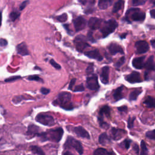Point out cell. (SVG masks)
I'll return each mask as SVG.
<instances>
[{
  "mask_svg": "<svg viewBox=\"0 0 155 155\" xmlns=\"http://www.w3.org/2000/svg\"><path fill=\"white\" fill-rule=\"evenodd\" d=\"M124 4V1L123 0H117L113 8V13H116L118 11H119L121 8H123Z\"/></svg>",
  "mask_w": 155,
  "mask_h": 155,
  "instance_id": "cell-29",
  "label": "cell"
},
{
  "mask_svg": "<svg viewBox=\"0 0 155 155\" xmlns=\"http://www.w3.org/2000/svg\"><path fill=\"white\" fill-rule=\"evenodd\" d=\"M64 134V131L62 128L50 130L47 132L39 133L38 136H39L43 141L50 140L54 142H58L61 140Z\"/></svg>",
  "mask_w": 155,
  "mask_h": 155,
  "instance_id": "cell-2",
  "label": "cell"
},
{
  "mask_svg": "<svg viewBox=\"0 0 155 155\" xmlns=\"http://www.w3.org/2000/svg\"><path fill=\"white\" fill-rule=\"evenodd\" d=\"M86 72L88 74H91L93 72V64H90L86 69Z\"/></svg>",
  "mask_w": 155,
  "mask_h": 155,
  "instance_id": "cell-44",
  "label": "cell"
},
{
  "mask_svg": "<svg viewBox=\"0 0 155 155\" xmlns=\"http://www.w3.org/2000/svg\"><path fill=\"white\" fill-rule=\"evenodd\" d=\"M84 90V87L83 85L82 84H80V85L76 86L74 88V89L73 90V91H74V92H77V91L79 92V91H82Z\"/></svg>",
  "mask_w": 155,
  "mask_h": 155,
  "instance_id": "cell-42",
  "label": "cell"
},
{
  "mask_svg": "<svg viewBox=\"0 0 155 155\" xmlns=\"http://www.w3.org/2000/svg\"><path fill=\"white\" fill-rule=\"evenodd\" d=\"M19 15H20V13L18 12V11H13L10 14L9 18L12 21H14L19 16Z\"/></svg>",
  "mask_w": 155,
  "mask_h": 155,
  "instance_id": "cell-34",
  "label": "cell"
},
{
  "mask_svg": "<svg viewBox=\"0 0 155 155\" xmlns=\"http://www.w3.org/2000/svg\"><path fill=\"white\" fill-rule=\"evenodd\" d=\"M87 23V20L82 16H79L76 18L73 21L74 27L76 31H79L85 28Z\"/></svg>",
  "mask_w": 155,
  "mask_h": 155,
  "instance_id": "cell-12",
  "label": "cell"
},
{
  "mask_svg": "<svg viewBox=\"0 0 155 155\" xmlns=\"http://www.w3.org/2000/svg\"><path fill=\"white\" fill-rule=\"evenodd\" d=\"M111 137L114 140H118L122 139L126 134L127 132L124 130L113 128L110 131Z\"/></svg>",
  "mask_w": 155,
  "mask_h": 155,
  "instance_id": "cell-14",
  "label": "cell"
},
{
  "mask_svg": "<svg viewBox=\"0 0 155 155\" xmlns=\"http://www.w3.org/2000/svg\"><path fill=\"white\" fill-rule=\"evenodd\" d=\"M140 155H148V148L147 147V145L143 140H142L140 143Z\"/></svg>",
  "mask_w": 155,
  "mask_h": 155,
  "instance_id": "cell-31",
  "label": "cell"
},
{
  "mask_svg": "<svg viewBox=\"0 0 155 155\" xmlns=\"http://www.w3.org/2000/svg\"><path fill=\"white\" fill-rule=\"evenodd\" d=\"M75 82H76V79H75V78L72 79L71 80L70 83V84H69V87H68V89H69V90H72L73 87V85H74Z\"/></svg>",
  "mask_w": 155,
  "mask_h": 155,
  "instance_id": "cell-48",
  "label": "cell"
},
{
  "mask_svg": "<svg viewBox=\"0 0 155 155\" xmlns=\"http://www.w3.org/2000/svg\"><path fill=\"white\" fill-rule=\"evenodd\" d=\"M133 150H134L135 152H136L137 154H138L139 153V147L137 144H135L134 146H133Z\"/></svg>",
  "mask_w": 155,
  "mask_h": 155,
  "instance_id": "cell-51",
  "label": "cell"
},
{
  "mask_svg": "<svg viewBox=\"0 0 155 155\" xmlns=\"http://www.w3.org/2000/svg\"><path fill=\"white\" fill-rule=\"evenodd\" d=\"M36 120L46 126H53L55 124V121L53 117L44 113L38 114L36 117Z\"/></svg>",
  "mask_w": 155,
  "mask_h": 155,
  "instance_id": "cell-6",
  "label": "cell"
},
{
  "mask_svg": "<svg viewBox=\"0 0 155 155\" xmlns=\"http://www.w3.org/2000/svg\"><path fill=\"white\" fill-rule=\"evenodd\" d=\"M125 79L127 81L131 84L138 83L142 81L140 77V74L137 71H133L131 73L127 75L125 77Z\"/></svg>",
  "mask_w": 155,
  "mask_h": 155,
  "instance_id": "cell-13",
  "label": "cell"
},
{
  "mask_svg": "<svg viewBox=\"0 0 155 155\" xmlns=\"http://www.w3.org/2000/svg\"><path fill=\"white\" fill-rule=\"evenodd\" d=\"M28 2L29 1L28 0H26V1H24V2H22L19 6V10H22L27 5V4H28Z\"/></svg>",
  "mask_w": 155,
  "mask_h": 155,
  "instance_id": "cell-45",
  "label": "cell"
},
{
  "mask_svg": "<svg viewBox=\"0 0 155 155\" xmlns=\"http://www.w3.org/2000/svg\"><path fill=\"white\" fill-rule=\"evenodd\" d=\"M71 99V94L68 92L64 91L58 94L57 99L53 104L55 105H59L60 107L66 110H71L73 108Z\"/></svg>",
  "mask_w": 155,
  "mask_h": 155,
  "instance_id": "cell-1",
  "label": "cell"
},
{
  "mask_svg": "<svg viewBox=\"0 0 155 155\" xmlns=\"http://www.w3.org/2000/svg\"><path fill=\"white\" fill-rule=\"evenodd\" d=\"M87 87L91 90H97L99 85L97 81V76L96 74H93L87 78Z\"/></svg>",
  "mask_w": 155,
  "mask_h": 155,
  "instance_id": "cell-9",
  "label": "cell"
},
{
  "mask_svg": "<svg viewBox=\"0 0 155 155\" xmlns=\"http://www.w3.org/2000/svg\"><path fill=\"white\" fill-rule=\"evenodd\" d=\"M151 45L153 47V48H154V46H155V41L154 39H153L151 41Z\"/></svg>",
  "mask_w": 155,
  "mask_h": 155,
  "instance_id": "cell-54",
  "label": "cell"
},
{
  "mask_svg": "<svg viewBox=\"0 0 155 155\" xmlns=\"http://www.w3.org/2000/svg\"><path fill=\"white\" fill-rule=\"evenodd\" d=\"M136 117H130L128 120V127L129 128H131L133 127V123L134 121L135 120Z\"/></svg>",
  "mask_w": 155,
  "mask_h": 155,
  "instance_id": "cell-41",
  "label": "cell"
},
{
  "mask_svg": "<svg viewBox=\"0 0 155 155\" xmlns=\"http://www.w3.org/2000/svg\"><path fill=\"white\" fill-rule=\"evenodd\" d=\"M131 142V140H130V139H125L122 143H120V146L126 150L128 149L129 147H130V143Z\"/></svg>",
  "mask_w": 155,
  "mask_h": 155,
  "instance_id": "cell-33",
  "label": "cell"
},
{
  "mask_svg": "<svg viewBox=\"0 0 155 155\" xmlns=\"http://www.w3.org/2000/svg\"><path fill=\"white\" fill-rule=\"evenodd\" d=\"M124 86L121 85L119 87L117 88L113 93V96L116 101H117L120 99H121L123 97V94H122V91H123Z\"/></svg>",
  "mask_w": 155,
  "mask_h": 155,
  "instance_id": "cell-23",
  "label": "cell"
},
{
  "mask_svg": "<svg viewBox=\"0 0 155 155\" xmlns=\"http://www.w3.org/2000/svg\"><path fill=\"white\" fill-rule=\"evenodd\" d=\"M28 79L29 81H38V82H43V80L40 77H39L37 75H31V76H29L28 77Z\"/></svg>",
  "mask_w": 155,
  "mask_h": 155,
  "instance_id": "cell-35",
  "label": "cell"
},
{
  "mask_svg": "<svg viewBox=\"0 0 155 155\" xmlns=\"http://www.w3.org/2000/svg\"><path fill=\"white\" fill-rule=\"evenodd\" d=\"M118 110L120 112H127V106H122L118 108Z\"/></svg>",
  "mask_w": 155,
  "mask_h": 155,
  "instance_id": "cell-49",
  "label": "cell"
},
{
  "mask_svg": "<svg viewBox=\"0 0 155 155\" xmlns=\"http://www.w3.org/2000/svg\"><path fill=\"white\" fill-rule=\"evenodd\" d=\"M150 15H151V16L153 18H155V10H154V9H152V10L150 11Z\"/></svg>",
  "mask_w": 155,
  "mask_h": 155,
  "instance_id": "cell-52",
  "label": "cell"
},
{
  "mask_svg": "<svg viewBox=\"0 0 155 155\" xmlns=\"http://www.w3.org/2000/svg\"><path fill=\"white\" fill-rule=\"evenodd\" d=\"M114 0H99L98 7L99 8L104 10L111 5Z\"/></svg>",
  "mask_w": 155,
  "mask_h": 155,
  "instance_id": "cell-24",
  "label": "cell"
},
{
  "mask_svg": "<svg viewBox=\"0 0 155 155\" xmlns=\"http://www.w3.org/2000/svg\"><path fill=\"white\" fill-rule=\"evenodd\" d=\"M118 24L114 19H110L107 22H105L102 27L100 29V31L102 33L104 38L108 36L113 33L115 29L117 27Z\"/></svg>",
  "mask_w": 155,
  "mask_h": 155,
  "instance_id": "cell-3",
  "label": "cell"
},
{
  "mask_svg": "<svg viewBox=\"0 0 155 155\" xmlns=\"http://www.w3.org/2000/svg\"><path fill=\"white\" fill-rule=\"evenodd\" d=\"M78 1L83 5L87 6L88 8L92 7L95 2V0H78Z\"/></svg>",
  "mask_w": 155,
  "mask_h": 155,
  "instance_id": "cell-32",
  "label": "cell"
},
{
  "mask_svg": "<svg viewBox=\"0 0 155 155\" xmlns=\"http://www.w3.org/2000/svg\"><path fill=\"white\" fill-rule=\"evenodd\" d=\"M30 149H31V151L33 153H34L35 154H38V155H45V153L42 151V150L38 146L32 145V146L30 147Z\"/></svg>",
  "mask_w": 155,
  "mask_h": 155,
  "instance_id": "cell-30",
  "label": "cell"
},
{
  "mask_svg": "<svg viewBox=\"0 0 155 155\" xmlns=\"http://www.w3.org/2000/svg\"><path fill=\"white\" fill-rule=\"evenodd\" d=\"M16 50L18 53L22 56H26L29 54V51L25 42H21V44H18L16 47Z\"/></svg>",
  "mask_w": 155,
  "mask_h": 155,
  "instance_id": "cell-20",
  "label": "cell"
},
{
  "mask_svg": "<svg viewBox=\"0 0 155 155\" xmlns=\"http://www.w3.org/2000/svg\"><path fill=\"white\" fill-rule=\"evenodd\" d=\"M56 19L59 22H65L67 20V13H63L61 15L57 16Z\"/></svg>",
  "mask_w": 155,
  "mask_h": 155,
  "instance_id": "cell-38",
  "label": "cell"
},
{
  "mask_svg": "<svg viewBox=\"0 0 155 155\" xmlns=\"http://www.w3.org/2000/svg\"><path fill=\"white\" fill-rule=\"evenodd\" d=\"M8 42L6 39H0V46L1 47H5L7 45Z\"/></svg>",
  "mask_w": 155,
  "mask_h": 155,
  "instance_id": "cell-46",
  "label": "cell"
},
{
  "mask_svg": "<svg viewBox=\"0 0 155 155\" xmlns=\"http://www.w3.org/2000/svg\"><path fill=\"white\" fill-rule=\"evenodd\" d=\"M41 93L43 94H47L49 92H50V90L48 89V88H41Z\"/></svg>",
  "mask_w": 155,
  "mask_h": 155,
  "instance_id": "cell-47",
  "label": "cell"
},
{
  "mask_svg": "<svg viewBox=\"0 0 155 155\" xmlns=\"http://www.w3.org/2000/svg\"><path fill=\"white\" fill-rule=\"evenodd\" d=\"M108 50L110 51V53L112 54V55H114L117 53H121V54H124V50L123 48L117 44L116 43H111L109 45L108 47Z\"/></svg>",
  "mask_w": 155,
  "mask_h": 155,
  "instance_id": "cell-17",
  "label": "cell"
},
{
  "mask_svg": "<svg viewBox=\"0 0 155 155\" xmlns=\"http://www.w3.org/2000/svg\"><path fill=\"white\" fill-rule=\"evenodd\" d=\"M76 50L79 52H82L90 45L86 42V38L84 36L78 35L74 40Z\"/></svg>",
  "mask_w": 155,
  "mask_h": 155,
  "instance_id": "cell-8",
  "label": "cell"
},
{
  "mask_svg": "<svg viewBox=\"0 0 155 155\" xmlns=\"http://www.w3.org/2000/svg\"><path fill=\"white\" fill-rule=\"evenodd\" d=\"M146 0H132V5L133 6L141 5L145 3Z\"/></svg>",
  "mask_w": 155,
  "mask_h": 155,
  "instance_id": "cell-39",
  "label": "cell"
},
{
  "mask_svg": "<svg viewBox=\"0 0 155 155\" xmlns=\"http://www.w3.org/2000/svg\"><path fill=\"white\" fill-rule=\"evenodd\" d=\"M93 155H115V154L113 151H109L105 148H99L94 151Z\"/></svg>",
  "mask_w": 155,
  "mask_h": 155,
  "instance_id": "cell-26",
  "label": "cell"
},
{
  "mask_svg": "<svg viewBox=\"0 0 155 155\" xmlns=\"http://www.w3.org/2000/svg\"><path fill=\"white\" fill-rule=\"evenodd\" d=\"M125 58L124 56L122 57L121 58H120L119 59V61H117V62H116V63L114 64L115 67L117 68H120L125 62Z\"/></svg>",
  "mask_w": 155,
  "mask_h": 155,
  "instance_id": "cell-36",
  "label": "cell"
},
{
  "mask_svg": "<svg viewBox=\"0 0 155 155\" xmlns=\"http://www.w3.org/2000/svg\"><path fill=\"white\" fill-rule=\"evenodd\" d=\"M130 16L134 21H143L145 18V13L139 10V8H131L127 12V17Z\"/></svg>",
  "mask_w": 155,
  "mask_h": 155,
  "instance_id": "cell-5",
  "label": "cell"
},
{
  "mask_svg": "<svg viewBox=\"0 0 155 155\" xmlns=\"http://www.w3.org/2000/svg\"><path fill=\"white\" fill-rule=\"evenodd\" d=\"M71 130L73 133H74L76 135L80 137L90 139V134L89 133L81 126L78 127H71Z\"/></svg>",
  "mask_w": 155,
  "mask_h": 155,
  "instance_id": "cell-11",
  "label": "cell"
},
{
  "mask_svg": "<svg viewBox=\"0 0 155 155\" xmlns=\"http://www.w3.org/2000/svg\"><path fill=\"white\" fill-rule=\"evenodd\" d=\"M87 38L88 40H90L91 42H94V39H93V36H92V33L91 32H89L88 33V35H87Z\"/></svg>",
  "mask_w": 155,
  "mask_h": 155,
  "instance_id": "cell-50",
  "label": "cell"
},
{
  "mask_svg": "<svg viewBox=\"0 0 155 155\" xmlns=\"http://www.w3.org/2000/svg\"><path fill=\"white\" fill-rule=\"evenodd\" d=\"M63 155H74L73 153H71V152H70V151H65L64 154H63Z\"/></svg>",
  "mask_w": 155,
  "mask_h": 155,
  "instance_id": "cell-53",
  "label": "cell"
},
{
  "mask_svg": "<svg viewBox=\"0 0 155 155\" xmlns=\"http://www.w3.org/2000/svg\"><path fill=\"white\" fill-rule=\"evenodd\" d=\"M145 56H140L135 58L133 59L132 65L136 69H142L144 67V61Z\"/></svg>",
  "mask_w": 155,
  "mask_h": 155,
  "instance_id": "cell-19",
  "label": "cell"
},
{
  "mask_svg": "<svg viewBox=\"0 0 155 155\" xmlns=\"http://www.w3.org/2000/svg\"><path fill=\"white\" fill-rule=\"evenodd\" d=\"M110 115V108L108 105H104L103 106L99 113V117H98V120L99 121V124L101 127L103 128H108L109 127V125L105 122L104 120V117L107 116L109 117Z\"/></svg>",
  "mask_w": 155,
  "mask_h": 155,
  "instance_id": "cell-7",
  "label": "cell"
},
{
  "mask_svg": "<svg viewBox=\"0 0 155 155\" xmlns=\"http://www.w3.org/2000/svg\"><path fill=\"white\" fill-rule=\"evenodd\" d=\"M109 70L108 66L104 67L101 70L100 78L101 82L104 84H107L109 82Z\"/></svg>",
  "mask_w": 155,
  "mask_h": 155,
  "instance_id": "cell-18",
  "label": "cell"
},
{
  "mask_svg": "<svg viewBox=\"0 0 155 155\" xmlns=\"http://www.w3.org/2000/svg\"><path fill=\"white\" fill-rule=\"evenodd\" d=\"M21 77L20 76H12V77H10L7 79H6L5 80V82H12V81H16L19 79H20Z\"/></svg>",
  "mask_w": 155,
  "mask_h": 155,
  "instance_id": "cell-43",
  "label": "cell"
},
{
  "mask_svg": "<svg viewBox=\"0 0 155 155\" xmlns=\"http://www.w3.org/2000/svg\"><path fill=\"white\" fill-rule=\"evenodd\" d=\"M50 64H51L53 67H54V68H55L56 69H57V70H59V69L61 68V65H60L59 64H58V63H56V62L54 61V60H53V59H51V60L50 61Z\"/></svg>",
  "mask_w": 155,
  "mask_h": 155,
  "instance_id": "cell-40",
  "label": "cell"
},
{
  "mask_svg": "<svg viewBox=\"0 0 155 155\" xmlns=\"http://www.w3.org/2000/svg\"><path fill=\"white\" fill-rule=\"evenodd\" d=\"M142 93L141 88H137L131 91L129 95V99L130 101H135L137 99L138 96Z\"/></svg>",
  "mask_w": 155,
  "mask_h": 155,
  "instance_id": "cell-27",
  "label": "cell"
},
{
  "mask_svg": "<svg viewBox=\"0 0 155 155\" xmlns=\"http://www.w3.org/2000/svg\"><path fill=\"white\" fill-rule=\"evenodd\" d=\"M144 67L148 70H154V57L153 55L150 56L144 64Z\"/></svg>",
  "mask_w": 155,
  "mask_h": 155,
  "instance_id": "cell-21",
  "label": "cell"
},
{
  "mask_svg": "<svg viewBox=\"0 0 155 155\" xmlns=\"http://www.w3.org/2000/svg\"><path fill=\"white\" fill-rule=\"evenodd\" d=\"M99 142L102 145H107L110 143L111 140L109 136L105 133H103L99 137Z\"/></svg>",
  "mask_w": 155,
  "mask_h": 155,
  "instance_id": "cell-22",
  "label": "cell"
},
{
  "mask_svg": "<svg viewBox=\"0 0 155 155\" xmlns=\"http://www.w3.org/2000/svg\"><path fill=\"white\" fill-rule=\"evenodd\" d=\"M102 21V20L101 19L96 17H92L89 19L88 22V25L91 29L96 30L101 27Z\"/></svg>",
  "mask_w": 155,
  "mask_h": 155,
  "instance_id": "cell-15",
  "label": "cell"
},
{
  "mask_svg": "<svg viewBox=\"0 0 155 155\" xmlns=\"http://www.w3.org/2000/svg\"><path fill=\"white\" fill-rule=\"evenodd\" d=\"M143 104L148 108L154 107V99L151 96H148L143 101Z\"/></svg>",
  "mask_w": 155,
  "mask_h": 155,
  "instance_id": "cell-28",
  "label": "cell"
},
{
  "mask_svg": "<svg viewBox=\"0 0 155 155\" xmlns=\"http://www.w3.org/2000/svg\"><path fill=\"white\" fill-rule=\"evenodd\" d=\"M84 54L86 56L88 57L89 58L94 59H96V60L99 61H101L103 59L102 56L100 54L99 50H97V49L86 51V52L84 53Z\"/></svg>",
  "mask_w": 155,
  "mask_h": 155,
  "instance_id": "cell-16",
  "label": "cell"
},
{
  "mask_svg": "<svg viewBox=\"0 0 155 155\" xmlns=\"http://www.w3.org/2000/svg\"><path fill=\"white\" fill-rule=\"evenodd\" d=\"M145 136H146V137H147L148 138H149L150 139L154 140L155 139V130H153L152 131H147L146 133Z\"/></svg>",
  "mask_w": 155,
  "mask_h": 155,
  "instance_id": "cell-37",
  "label": "cell"
},
{
  "mask_svg": "<svg viewBox=\"0 0 155 155\" xmlns=\"http://www.w3.org/2000/svg\"><path fill=\"white\" fill-rule=\"evenodd\" d=\"M64 148H74L79 154H82L84 152V149L81 143L73 138L71 136H68L64 145Z\"/></svg>",
  "mask_w": 155,
  "mask_h": 155,
  "instance_id": "cell-4",
  "label": "cell"
},
{
  "mask_svg": "<svg viewBox=\"0 0 155 155\" xmlns=\"http://www.w3.org/2000/svg\"><path fill=\"white\" fill-rule=\"evenodd\" d=\"M1 22H2V15H1V12H0V26L1 25Z\"/></svg>",
  "mask_w": 155,
  "mask_h": 155,
  "instance_id": "cell-55",
  "label": "cell"
},
{
  "mask_svg": "<svg viewBox=\"0 0 155 155\" xmlns=\"http://www.w3.org/2000/svg\"><path fill=\"white\" fill-rule=\"evenodd\" d=\"M39 128L38 126L33 125V124H31L28 127L27 134L29 135H33V136L37 135L38 136L39 134Z\"/></svg>",
  "mask_w": 155,
  "mask_h": 155,
  "instance_id": "cell-25",
  "label": "cell"
},
{
  "mask_svg": "<svg viewBox=\"0 0 155 155\" xmlns=\"http://www.w3.org/2000/svg\"><path fill=\"white\" fill-rule=\"evenodd\" d=\"M135 47L136 54H143L148 51L149 44L145 41H138L135 43Z\"/></svg>",
  "mask_w": 155,
  "mask_h": 155,
  "instance_id": "cell-10",
  "label": "cell"
}]
</instances>
